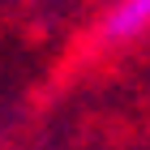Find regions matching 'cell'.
<instances>
[{
  "label": "cell",
  "mask_w": 150,
  "mask_h": 150,
  "mask_svg": "<svg viewBox=\"0 0 150 150\" xmlns=\"http://www.w3.org/2000/svg\"><path fill=\"white\" fill-rule=\"evenodd\" d=\"M146 22H150V0H125V4L107 17V35L125 39V35H133V30H142Z\"/></svg>",
  "instance_id": "6da1fadb"
}]
</instances>
